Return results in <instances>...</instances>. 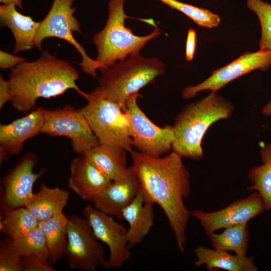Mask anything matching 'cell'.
<instances>
[{"instance_id": "f1b7e54d", "label": "cell", "mask_w": 271, "mask_h": 271, "mask_svg": "<svg viewBox=\"0 0 271 271\" xmlns=\"http://www.w3.org/2000/svg\"><path fill=\"white\" fill-rule=\"evenodd\" d=\"M247 7L256 14L261 26L259 50L271 52V5L262 0H246Z\"/></svg>"}, {"instance_id": "4fadbf2b", "label": "cell", "mask_w": 271, "mask_h": 271, "mask_svg": "<svg viewBox=\"0 0 271 271\" xmlns=\"http://www.w3.org/2000/svg\"><path fill=\"white\" fill-rule=\"evenodd\" d=\"M83 214L89 222L94 233L99 241L108 246L109 256L103 264L106 269L121 266L131 257L127 244V229L114 218L88 204Z\"/></svg>"}, {"instance_id": "603a6c76", "label": "cell", "mask_w": 271, "mask_h": 271, "mask_svg": "<svg viewBox=\"0 0 271 271\" xmlns=\"http://www.w3.org/2000/svg\"><path fill=\"white\" fill-rule=\"evenodd\" d=\"M68 217L63 213L39 222L48 246L50 261L56 263L64 256L68 243Z\"/></svg>"}, {"instance_id": "8992f818", "label": "cell", "mask_w": 271, "mask_h": 271, "mask_svg": "<svg viewBox=\"0 0 271 271\" xmlns=\"http://www.w3.org/2000/svg\"><path fill=\"white\" fill-rule=\"evenodd\" d=\"M87 103L79 109L100 144L120 146L131 153L132 142L128 117L117 103L93 92Z\"/></svg>"}, {"instance_id": "5bb4252c", "label": "cell", "mask_w": 271, "mask_h": 271, "mask_svg": "<svg viewBox=\"0 0 271 271\" xmlns=\"http://www.w3.org/2000/svg\"><path fill=\"white\" fill-rule=\"evenodd\" d=\"M265 210L264 203L257 192L247 197L237 200L226 207L211 212L195 210L191 215L199 221L208 235L222 228L248 222Z\"/></svg>"}, {"instance_id": "ffe728a7", "label": "cell", "mask_w": 271, "mask_h": 271, "mask_svg": "<svg viewBox=\"0 0 271 271\" xmlns=\"http://www.w3.org/2000/svg\"><path fill=\"white\" fill-rule=\"evenodd\" d=\"M70 195L67 190L43 183L25 207L40 222L63 213Z\"/></svg>"}, {"instance_id": "8fae6325", "label": "cell", "mask_w": 271, "mask_h": 271, "mask_svg": "<svg viewBox=\"0 0 271 271\" xmlns=\"http://www.w3.org/2000/svg\"><path fill=\"white\" fill-rule=\"evenodd\" d=\"M39 160L34 153L28 152L19 160L1 180V216L17 208L25 207L32 198L36 182L46 172V168L35 173Z\"/></svg>"}, {"instance_id": "e575fe53", "label": "cell", "mask_w": 271, "mask_h": 271, "mask_svg": "<svg viewBox=\"0 0 271 271\" xmlns=\"http://www.w3.org/2000/svg\"><path fill=\"white\" fill-rule=\"evenodd\" d=\"M0 2L2 3L3 5H12L16 7H18L21 10L23 9L22 0H0Z\"/></svg>"}, {"instance_id": "9a60e30c", "label": "cell", "mask_w": 271, "mask_h": 271, "mask_svg": "<svg viewBox=\"0 0 271 271\" xmlns=\"http://www.w3.org/2000/svg\"><path fill=\"white\" fill-rule=\"evenodd\" d=\"M44 120V108L34 110L8 124H0V162L10 155L20 154L25 142L41 133Z\"/></svg>"}, {"instance_id": "7a4b0ae2", "label": "cell", "mask_w": 271, "mask_h": 271, "mask_svg": "<svg viewBox=\"0 0 271 271\" xmlns=\"http://www.w3.org/2000/svg\"><path fill=\"white\" fill-rule=\"evenodd\" d=\"M79 79L78 72L69 62L44 50L35 61H25L11 69L8 80L12 106L28 114L37 108L38 98L55 97L71 89L87 100L89 94L76 84Z\"/></svg>"}, {"instance_id": "3957f363", "label": "cell", "mask_w": 271, "mask_h": 271, "mask_svg": "<svg viewBox=\"0 0 271 271\" xmlns=\"http://www.w3.org/2000/svg\"><path fill=\"white\" fill-rule=\"evenodd\" d=\"M234 108L233 103L215 91L188 104L176 116L172 125L175 133L172 151L182 158L201 159L202 141L206 131L215 122L229 118Z\"/></svg>"}, {"instance_id": "484cf974", "label": "cell", "mask_w": 271, "mask_h": 271, "mask_svg": "<svg viewBox=\"0 0 271 271\" xmlns=\"http://www.w3.org/2000/svg\"><path fill=\"white\" fill-rule=\"evenodd\" d=\"M39 221L25 207L9 211L1 216L0 230L7 237L16 240L39 225Z\"/></svg>"}, {"instance_id": "83f0119b", "label": "cell", "mask_w": 271, "mask_h": 271, "mask_svg": "<svg viewBox=\"0 0 271 271\" xmlns=\"http://www.w3.org/2000/svg\"><path fill=\"white\" fill-rule=\"evenodd\" d=\"M172 9L180 11L199 27L213 28L221 22L219 16L210 11L184 3L178 0H159Z\"/></svg>"}, {"instance_id": "6da1fadb", "label": "cell", "mask_w": 271, "mask_h": 271, "mask_svg": "<svg viewBox=\"0 0 271 271\" xmlns=\"http://www.w3.org/2000/svg\"><path fill=\"white\" fill-rule=\"evenodd\" d=\"M130 153L134 169L146 199L164 211L178 249L186 247V230L190 212L184 199L191 194L190 174L181 157L173 151L155 158L137 151Z\"/></svg>"}, {"instance_id": "2e32d148", "label": "cell", "mask_w": 271, "mask_h": 271, "mask_svg": "<svg viewBox=\"0 0 271 271\" xmlns=\"http://www.w3.org/2000/svg\"><path fill=\"white\" fill-rule=\"evenodd\" d=\"M142 189L139 178L131 165L112 181L93 205L99 211L122 220L123 210L132 202Z\"/></svg>"}, {"instance_id": "836d02e7", "label": "cell", "mask_w": 271, "mask_h": 271, "mask_svg": "<svg viewBox=\"0 0 271 271\" xmlns=\"http://www.w3.org/2000/svg\"><path fill=\"white\" fill-rule=\"evenodd\" d=\"M13 94L9 80L0 77V108L7 102L12 101Z\"/></svg>"}, {"instance_id": "e0dca14e", "label": "cell", "mask_w": 271, "mask_h": 271, "mask_svg": "<svg viewBox=\"0 0 271 271\" xmlns=\"http://www.w3.org/2000/svg\"><path fill=\"white\" fill-rule=\"evenodd\" d=\"M112 182L84 155L70 163L68 186L84 201L95 202Z\"/></svg>"}, {"instance_id": "44dd1931", "label": "cell", "mask_w": 271, "mask_h": 271, "mask_svg": "<svg viewBox=\"0 0 271 271\" xmlns=\"http://www.w3.org/2000/svg\"><path fill=\"white\" fill-rule=\"evenodd\" d=\"M197 260L196 266L203 265L209 271L214 269H222L228 271H256L257 267L252 257L232 255L227 251L211 249L199 246L194 250Z\"/></svg>"}, {"instance_id": "4316f807", "label": "cell", "mask_w": 271, "mask_h": 271, "mask_svg": "<svg viewBox=\"0 0 271 271\" xmlns=\"http://www.w3.org/2000/svg\"><path fill=\"white\" fill-rule=\"evenodd\" d=\"M14 242L22 257L32 256L50 261L46 240L39 225L24 236Z\"/></svg>"}, {"instance_id": "4dcf8cb0", "label": "cell", "mask_w": 271, "mask_h": 271, "mask_svg": "<svg viewBox=\"0 0 271 271\" xmlns=\"http://www.w3.org/2000/svg\"><path fill=\"white\" fill-rule=\"evenodd\" d=\"M50 261H45L32 256H23V271H55Z\"/></svg>"}, {"instance_id": "7c38bea8", "label": "cell", "mask_w": 271, "mask_h": 271, "mask_svg": "<svg viewBox=\"0 0 271 271\" xmlns=\"http://www.w3.org/2000/svg\"><path fill=\"white\" fill-rule=\"evenodd\" d=\"M270 66V51L259 50L255 52H245L227 65L213 71L204 81L185 87L182 91V96L184 99H189L202 91L217 92L242 76L256 70L265 71Z\"/></svg>"}, {"instance_id": "ac0fdd59", "label": "cell", "mask_w": 271, "mask_h": 271, "mask_svg": "<svg viewBox=\"0 0 271 271\" xmlns=\"http://www.w3.org/2000/svg\"><path fill=\"white\" fill-rule=\"evenodd\" d=\"M16 8L12 5L0 6L1 26L8 28L12 32L15 42V54L35 47L34 40L40 23L30 16L20 13Z\"/></svg>"}, {"instance_id": "7402d4cb", "label": "cell", "mask_w": 271, "mask_h": 271, "mask_svg": "<svg viewBox=\"0 0 271 271\" xmlns=\"http://www.w3.org/2000/svg\"><path fill=\"white\" fill-rule=\"evenodd\" d=\"M126 152L120 146L99 143L83 155L102 174L113 181L127 168Z\"/></svg>"}, {"instance_id": "1f68e13d", "label": "cell", "mask_w": 271, "mask_h": 271, "mask_svg": "<svg viewBox=\"0 0 271 271\" xmlns=\"http://www.w3.org/2000/svg\"><path fill=\"white\" fill-rule=\"evenodd\" d=\"M26 61L24 57L11 54L3 50L0 51V68L1 69H13L21 63Z\"/></svg>"}, {"instance_id": "f546056e", "label": "cell", "mask_w": 271, "mask_h": 271, "mask_svg": "<svg viewBox=\"0 0 271 271\" xmlns=\"http://www.w3.org/2000/svg\"><path fill=\"white\" fill-rule=\"evenodd\" d=\"M0 271H23L22 257L7 237L0 242Z\"/></svg>"}, {"instance_id": "ba28073f", "label": "cell", "mask_w": 271, "mask_h": 271, "mask_svg": "<svg viewBox=\"0 0 271 271\" xmlns=\"http://www.w3.org/2000/svg\"><path fill=\"white\" fill-rule=\"evenodd\" d=\"M140 96L139 93L130 97L124 111L128 119L132 146L142 154L160 158L172 151L174 130L172 125L160 127L153 122L137 103Z\"/></svg>"}, {"instance_id": "52a82bcc", "label": "cell", "mask_w": 271, "mask_h": 271, "mask_svg": "<svg viewBox=\"0 0 271 271\" xmlns=\"http://www.w3.org/2000/svg\"><path fill=\"white\" fill-rule=\"evenodd\" d=\"M74 0H53L52 6L45 18L40 22L34 46L41 51L43 41L49 38L64 40L71 44L80 55L82 60L79 65L86 74L96 76L98 66L95 60L90 58L83 46L73 35V32L81 33V26L74 17L76 9L72 7Z\"/></svg>"}, {"instance_id": "d6a6232c", "label": "cell", "mask_w": 271, "mask_h": 271, "mask_svg": "<svg viewBox=\"0 0 271 271\" xmlns=\"http://www.w3.org/2000/svg\"><path fill=\"white\" fill-rule=\"evenodd\" d=\"M197 45L196 33L194 29H189L187 31L186 42L185 58L188 61L193 60Z\"/></svg>"}, {"instance_id": "d6986e66", "label": "cell", "mask_w": 271, "mask_h": 271, "mask_svg": "<svg viewBox=\"0 0 271 271\" xmlns=\"http://www.w3.org/2000/svg\"><path fill=\"white\" fill-rule=\"evenodd\" d=\"M154 204L145 198L142 189L132 202L123 210V220L129 225L127 232L128 244L141 243L149 233L155 220Z\"/></svg>"}, {"instance_id": "d4e9b609", "label": "cell", "mask_w": 271, "mask_h": 271, "mask_svg": "<svg viewBox=\"0 0 271 271\" xmlns=\"http://www.w3.org/2000/svg\"><path fill=\"white\" fill-rule=\"evenodd\" d=\"M260 155L262 164L249 171L248 177L252 185L247 190L260 195L268 211L271 209V143L261 147Z\"/></svg>"}, {"instance_id": "9c48e42d", "label": "cell", "mask_w": 271, "mask_h": 271, "mask_svg": "<svg viewBox=\"0 0 271 271\" xmlns=\"http://www.w3.org/2000/svg\"><path fill=\"white\" fill-rule=\"evenodd\" d=\"M67 237L65 256L71 269L95 271L103 265L106 260L104 246L85 217H68Z\"/></svg>"}, {"instance_id": "30bf717a", "label": "cell", "mask_w": 271, "mask_h": 271, "mask_svg": "<svg viewBox=\"0 0 271 271\" xmlns=\"http://www.w3.org/2000/svg\"><path fill=\"white\" fill-rule=\"evenodd\" d=\"M41 133L69 138L74 152L81 155L100 143L83 114L70 105L53 110L44 108Z\"/></svg>"}, {"instance_id": "cb8c5ba5", "label": "cell", "mask_w": 271, "mask_h": 271, "mask_svg": "<svg viewBox=\"0 0 271 271\" xmlns=\"http://www.w3.org/2000/svg\"><path fill=\"white\" fill-rule=\"evenodd\" d=\"M248 222L224 228L220 234L212 232L208 235L214 249L231 251L240 256H245L248 248Z\"/></svg>"}, {"instance_id": "d590c367", "label": "cell", "mask_w": 271, "mask_h": 271, "mask_svg": "<svg viewBox=\"0 0 271 271\" xmlns=\"http://www.w3.org/2000/svg\"><path fill=\"white\" fill-rule=\"evenodd\" d=\"M261 112L264 116L271 115V98L268 102L263 107Z\"/></svg>"}, {"instance_id": "277c9868", "label": "cell", "mask_w": 271, "mask_h": 271, "mask_svg": "<svg viewBox=\"0 0 271 271\" xmlns=\"http://www.w3.org/2000/svg\"><path fill=\"white\" fill-rule=\"evenodd\" d=\"M101 71L98 85L92 92L117 103L124 111L129 97L164 75L166 66L158 58H146L139 53Z\"/></svg>"}, {"instance_id": "5b68a950", "label": "cell", "mask_w": 271, "mask_h": 271, "mask_svg": "<svg viewBox=\"0 0 271 271\" xmlns=\"http://www.w3.org/2000/svg\"><path fill=\"white\" fill-rule=\"evenodd\" d=\"M124 3V0H109L106 24L93 37V42L97 52L95 61L100 70L129 56L139 54L148 42L160 34V30L157 27L146 36L133 34L124 25L125 20L130 17L125 14Z\"/></svg>"}]
</instances>
